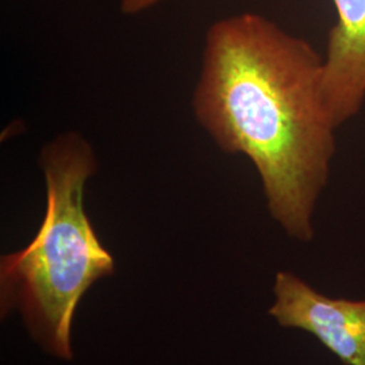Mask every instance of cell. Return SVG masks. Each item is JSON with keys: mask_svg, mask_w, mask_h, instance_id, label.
<instances>
[{"mask_svg": "<svg viewBox=\"0 0 365 365\" xmlns=\"http://www.w3.org/2000/svg\"><path fill=\"white\" fill-rule=\"evenodd\" d=\"M324 60L259 14L223 18L206 34L192 107L222 150L248 157L267 206L289 237L313 241V217L336 150Z\"/></svg>", "mask_w": 365, "mask_h": 365, "instance_id": "1", "label": "cell"}, {"mask_svg": "<svg viewBox=\"0 0 365 365\" xmlns=\"http://www.w3.org/2000/svg\"><path fill=\"white\" fill-rule=\"evenodd\" d=\"M46 210L38 233L0 262L1 314H22L30 334L57 357L71 360V331L78 302L99 279L115 271L84 210V187L98 163L90 143L66 133L39 156Z\"/></svg>", "mask_w": 365, "mask_h": 365, "instance_id": "2", "label": "cell"}, {"mask_svg": "<svg viewBox=\"0 0 365 365\" xmlns=\"http://www.w3.org/2000/svg\"><path fill=\"white\" fill-rule=\"evenodd\" d=\"M274 294L268 313L280 327L312 334L344 365H365V299L330 298L286 271Z\"/></svg>", "mask_w": 365, "mask_h": 365, "instance_id": "3", "label": "cell"}, {"mask_svg": "<svg viewBox=\"0 0 365 365\" xmlns=\"http://www.w3.org/2000/svg\"><path fill=\"white\" fill-rule=\"evenodd\" d=\"M339 14L329 33L322 91L336 128L354 117L365 101V0H333Z\"/></svg>", "mask_w": 365, "mask_h": 365, "instance_id": "4", "label": "cell"}, {"mask_svg": "<svg viewBox=\"0 0 365 365\" xmlns=\"http://www.w3.org/2000/svg\"><path fill=\"white\" fill-rule=\"evenodd\" d=\"M161 0H120V10L126 15H135L152 9Z\"/></svg>", "mask_w": 365, "mask_h": 365, "instance_id": "5", "label": "cell"}]
</instances>
